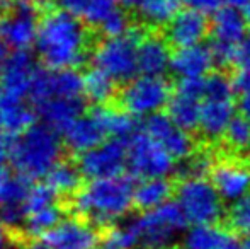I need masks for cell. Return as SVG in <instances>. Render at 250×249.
<instances>
[{
    "instance_id": "cell-42",
    "label": "cell",
    "mask_w": 250,
    "mask_h": 249,
    "mask_svg": "<svg viewBox=\"0 0 250 249\" xmlns=\"http://www.w3.org/2000/svg\"><path fill=\"white\" fill-rule=\"evenodd\" d=\"M164 249H186V248L184 246H177V244H170V246H167Z\"/></svg>"
},
{
    "instance_id": "cell-6",
    "label": "cell",
    "mask_w": 250,
    "mask_h": 249,
    "mask_svg": "<svg viewBox=\"0 0 250 249\" xmlns=\"http://www.w3.org/2000/svg\"><path fill=\"white\" fill-rule=\"evenodd\" d=\"M174 92V82L162 75H142L123 84L119 89L118 106L133 116H143L167 106Z\"/></svg>"
},
{
    "instance_id": "cell-31",
    "label": "cell",
    "mask_w": 250,
    "mask_h": 249,
    "mask_svg": "<svg viewBox=\"0 0 250 249\" xmlns=\"http://www.w3.org/2000/svg\"><path fill=\"white\" fill-rule=\"evenodd\" d=\"M17 136L12 133L5 132V130L0 128V166L5 164L7 160L12 159L14 145H16Z\"/></svg>"
},
{
    "instance_id": "cell-20",
    "label": "cell",
    "mask_w": 250,
    "mask_h": 249,
    "mask_svg": "<svg viewBox=\"0 0 250 249\" xmlns=\"http://www.w3.org/2000/svg\"><path fill=\"white\" fill-rule=\"evenodd\" d=\"M249 23L240 9L231 5L221 7L216 14H213L211 21V40L221 41L228 45H238L247 36Z\"/></svg>"
},
{
    "instance_id": "cell-21",
    "label": "cell",
    "mask_w": 250,
    "mask_h": 249,
    "mask_svg": "<svg viewBox=\"0 0 250 249\" xmlns=\"http://www.w3.org/2000/svg\"><path fill=\"white\" fill-rule=\"evenodd\" d=\"M175 189L177 181L174 178H148L135 188L133 208L136 212H148L157 208L175 195Z\"/></svg>"
},
{
    "instance_id": "cell-15",
    "label": "cell",
    "mask_w": 250,
    "mask_h": 249,
    "mask_svg": "<svg viewBox=\"0 0 250 249\" xmlns=\"http://www.w3.org/2000/svg\"><path fill=\"white\" fill-rule=\"evenodd\" d=\"M107 138L109 135L105 133L101 120L90 110V106L82 116L77 118L73 121V125L63 133V142L66 145V150L70 154H73V156L87 152V150L101 145Z\"/></svg>"
},
{
    "instance_id": "cell-40",
    "label": "cell",
    "mask_w": 250,
    "mask_h": 249,
    "mask_svg": "<svg viewBox=\"0 0 250 249\" xmlns=\"http://www.w3.org/2000/svg\"><path fill=\"white\" fill-rule=\"evenodd\" d=\"M242 12H244L245 19H247V23H249V26H250V2L244 7V9H242Z\"/></svg>"
},
{
    "instance_id": "cell-37",
    "label": "cell",
    "mask_w": 250,
    "mask_h": 249,
    "mask_svg": "<svg viewBox=\"0 0 250 249\" xmlns=\"http://www.w3.org/2000/svg\"><path fill=\"white\" fill-rule=\"evenodd\" d=\"M7 246H10V239H9V232H7L5 226L0 222V249H5Z\"/></svg>"
},
{
    "instance_id": "cell-43",
    "label": "cell",
    "mask_w": 250,
    "mask_h": 249,
    "mask_svg": "<svg viewBox=\"0 0 250 249\" xmlns=\"http://www.w3.org/2000/svg\"><path fill=\"white\" fill-rule=\"evenodd\" d=\"M96 249H111V248L105 246V244H101V246H99V248H96Z\"/></svg>"
},
{
    "instance_id": "cell-38",
    "label": "cell",
    "mask_w": 250,
    "mask_h": 249,
    "mask_svg": "<svg viewBox=\"0 0 250 249\" xmlns=\"http://www.w3.org/2000/svg\"><path fill=\"white\" fill-rule=\"evenodd\" d=\"M119 2H121V5L125 7V9H128L133 12V10H136V7H138L143 0H119Z\"/></svg>"
},
{
    "instance_id": "cell-34",
    "label": "cell",
    "mask_w": 250,
    "mask_h": 249,
    "mask_svg": "<svg viewBox=\"0 0 250 249\" xmlns=\"http://www.w3.org/2000/svg\"><path fill=\"white\" fill-rule=\"evenodd\" d=\"M58 5L68 12L75 14V16L83 17L87 7H89V0H58Z\"/></svg>"
},
{
    "instance_id": "cell-10",
    "label": "cell",
    "mask_w": 250,
    "mask_h": 249,
    "mask_svg": "<svg viewBox=\"0 0 250 249\" xmlns=\"http://www.w3.org/2000/svg\"><path fill=\"white\" fill-rule=\"evenodd\" d=\"M216 149V145H214ZM209 180L225 202H237L250 193V157L216 150Z\"/></svg>"
},
{
    "instance_id": "cell-19",
    "label": "cell",
    "mask_w": 250,
    "mask_h": 249,
    "mask_svg": "<svg viewBox=\"0 0 250 249\" xmlns=\"http://www.w3.org/2000/svg\"><path fill=\"white\" fill-rule=\"evenodd\" d=\"M214 57L209 45L175 48L170 57V70L175 77H204L213 70Z\"/></svg>"
},
{
    "instance_id": "cell-3",
    "label": "cell",
    "mask_w": 250,
    "mask_h": 249,
    "mask_svg": "<svg viewBox=\"0 0 250 249\" xmlns=\"http://www.w3.org/2000/svg\"><path fill=\"white\" fill-rule=\"evenodd\" d=\"M65 154L66 145L55 128L46 123H34L16 140L10 162L16 173L33 181L46 176Z\"/></svg>"
},
{
    "instance_id": "cell-14",
    "label": "cell",
    "mask_w": 250,
    "mask_h": 249,
    "mask_svg": "<svg viewBox=\"0 0 250 249\" xmlns=\"http://www.w3.org/2000/svg\"><path fill=\"white\" fill-rule=\"evenodd\" d=\"M36 68L38 67H34V60L27 50H16L10 53L0 70V89L3 96L16 99H24V96H29Z\"/></svg>"
},
{
    "instance_id": "cell-27",
    "label": "cell",
    "mask_w": 250,
    "mask_h": 249,
    "mask_svg": "<svg viewBox=\"0 0 250 249\" xmlns=\"http://www.w3.org/2000/svg\"><path fill=\"white\" fill-rule=\"evenodd\" d=\"M225 224H198L188 232L184 239L186 249H218L221 243L231 236Z\"/></svg>"
},
{
    "instance_id": "cell-35",
    "label": "cell",
    "mask_w": 250,
    "mask_h": 249,
    "mask_svg": "<svg viewBox=\"0 0 250 249\" xmlns=\"http://www.w3.org/2000/svg\"><path fill=\"white\" fill-rule=\"evenodd\" d=\"M237 106H238V113L244 114L250 121V91L237 96Z\"/></svg>"
},
{
    "instance_id": "cell-28",
    "label": "cell",
    "mask_w": 250,
    "mask_h": 249,
    "mask_svg": "<svg viewBox=\"0 0 250 249\" xmlns=\"http://www.w3.org/2000/svg\"><path fill=\"white\" fill-rule=\"evenodd\" d=\"M223 224L235 236H250V193L231 203L225 213Z\"/></svg>"
},
{
    "instance_id": "cell-11",
    "label": "cell",
    "mask_w": 250,
    "mask_h": 249,
    "mask_svg": "<svg viewBox=\"0 0 250 249\" xmlns=\"http://www.w3.org/2000/svg\"><path fill=\"white\" fill-rule=\"evenodd\" d=\"M143 130L160 142L174 159H184L199 149L201 140L198 135L181 128L172 121L167 113H151L143 123Z\"/></svg>"
},
{
    "instance_id": "cell-30",
    "label": "cell",
    "mask_w": 250,
    "mask_h": 249,
    "mask_svg": "<svg viewBox=\"0 0 250 249\" xmlns=\"http://www.w3.org/2000/svg\"><path fill=\"white\" fill-rule=\"evenodd\" d=\"M119 0H89V7L85 10L83 21L94 27H99L116 9H118Z\"/></svg>"
},
{
    "instance_id": "cell-9",
    "label": "cell",
    "mask_w": 250,
    "mask_h": 249,
    "mask_svg": "<svg viewBox=\"0 0 250 249\" xmlns=\"http://www.w3.org/2000/svg\"><path fill=\"white\" fill-rule=\"evenodd\" d=\"M75 157L85 180L118 176L128 167V140L111 136L101 145Z\"/></svg>"
},
{
    "instance_id": "cell-25",
    "label": "cell",
    "mask_w": 250,
    "mask_h": 249,
    "mask_svg": "<svg viewBox=\"0 0 250 249\" xmlns=\"http://www.w3.org/2000/svg\"><path fill=\"white\" fill-rule=\"evenodd\" d=\"M34 110L26 104H22V99L3 96L0 103V128L12 135L19 136L26 130H29L36 121Z\"/></svg>"
},
{
    "instance_id": "cell-1",
    "label": "cell",
    "mask_w": 250,
    "mask_h": 249,
    "mask_svg": "<svg viewBox=\"0 0 250 249\" xmlns=\"http://www.w3.org/2000/svg\"><path fill=\"white\" fill-rule=\"evenodd\" d=\"M102 34L99 27L55 3H44L38 29L36 46L46 68H87L92 65L94 51Z\"/></svg>"
},
{
    "instance_id": "cell-33",
    "label": "cell",
    "mask_w": 250,
    "mask_h": 249,
    "mask_svg": "<svg viewBox=\"0 0 250 249\" xmlns=\"http://www.w3.org/2000/svg\"><path fill=\"white\" fill-rule=\"evenodd\" d=\"M233 68H250V34H247V36L238 43Z\"/></svg>"
},
{
    "instance_id": "cell-22",
    "label": "cell",
    "mask_w": 250,
    "mask_h": 249,
    "mask_svg": "<svg viewBox=\"0 0 250 249\" xmlns=\"http://www.w3.org/2000/svg\"><path fill=\"white\" fill-rule=\"evenodd\" d=\"M85 97L90 104H116L119 96V82L101 67H89L83 73Z\"/></svg>"
},
{
    "instance_id": "cell-24",
    "label": "cell",
    "mask_w": 250,
    "mask_h": 249,
    "mask_svg": "<svg viewBox=\"0 0 250 249\" xmlns=\"http://www.w3.org/2000/svg\"><path fill=\"white\" fill-rule=\"evenodd\" d=\"M184 0H143L135 10V16L146 29L162 31L175 14L181 10Z\"/></svg>"
},
{
    "instance_id": "cell-17",
    "label": "cell",
    "mask_w": 250,
    "mask_h": 249,
    "mask_svg": "<svg viewBox=\"0 0 250 249\" xmlns=\"http://www.w3.org/2000/svg\"><path fill=\"white\" fill-rule=\"evenodd\" d=\"M233 111V99H204L201 104L198 138L204 143L216 145L235 116Z\"/></svg>"
},
{
    "instance_id": "cell-41",
    "label": "cell",
    "mask_w": 250,
    "mask_h": 249,
    "mask_svg": "<svg viewBox=\"0 0 250 249\" xmlns=\"http://www.w3.org/2000/svg\"><path fill=\"white\" fill-rule=\"evenodd\" d=\"M242 249H250V236H245V239L242 241Z\"/></svg>"
},
{
    "instance_id": "cell-18",
    "label": "cell",
    "mask_w": 250,
    "mask_h": 249,
    "mask_svg": "<svg viewBox=\"0 0 250 249\" xmlns=\"http://www.w3.org/2000/svg\"><path fill=\"white\" fill-rule=\"evenodd\" d=\"M89 99L83 96L80 97H51V99L44 101L43 104L36 108L40 116L44 120V123L55 128L58 133H65L73 121L79 116H82L89 106H87Z\"/></svg>"
},
{
    "instance_id": "cell-44",
    "label": "cell",
    "mask_w": 250,
    "mask_h": 249,
    "mask_svg": "<svg viewBox=\"0 0 250 249\" xmlns=\"http://www.w3.org/2000/svg\"><path fill=\"white\" fill-rule=\"evenodd\" d=\"M2 97H3V92H2V89H0V103H2Z\"/></svg>"
},
{
    "instance_id": "cell-23",
    "label": "cell",
    "mask_w": 250,
    "mask_h": 249,
    "mask_svg": "<svg viewBox=\"0 0 250 249\" xmlns=\"http://www.w3.org/2000/svg\"><path fill=\"white\" fill-rule=\"evenodd\" d=\"M201 104L203 103L198 97L188 96V94H182L174 89L165 108H167V114L172 118L175 125L198 135L201 121Z\"/></svg>"
},
{
    "instance_id": "cell-5",
    "label": "cell",
    "mask_w": 250,
    "mask_h": 249,
    "mask_svg": "<svg viewBox=\"0 0 250 249\" xmlns=\"http://www.w3.org/2000/svg\"><path fill=\"white\" fill-rule=\"evenodd\" d=\"M177 203L191 224H223L225 210L221 195L209 178H192L177 181Z\"/></svg>"
},
{
    "instance_id": "cell-39",
    "label": "cell",
    "mask_w": 250,
    "mask_h": 249,
    "mask_svg": "<svg viewBox=\"0 0 250 249\" xmlns=\"http://www.w3.org/2000/svg\"><path fill=\"white\" fill-rule=\"evenodd\" d=\"M250 2V0H225V3L227 5H231V7H235V9H244L245 5Z\"/></svg>"
},
{
    "instance_id": "cell-12",
    "label": "cell",
    "mask_w": 250,
    "mask_h": 249,
    "mask_svg": "<svg viewBox=\"0 0 250 249\" xmlns=\"http://www.w3.org/2000/svg\"><path fill=\"white\" fill-rule=\"evenodd\" d=\"M165 40L172 48H184L198 45L211 33V23L208 16L196 9L179 10L175 17L162 29Z\"/></svg>"
},
{
    "instance_id": "cell-7",
    "label": "cell",
    "mask_w": 250,
    "mask_h": 249,
    "mask_svg": "<svg viewBox=\"0 0 250 249\" xmlns=\"http://www.w3.org/2000/svg\"><path fill=\"white\" fill-rule=\"evenodd\" d=\"M140 234L142 249H164L170 246L175 232L188 226V217L179 203L165 202L135 220Z\"/></svg>"
},
{
    "instance_id": "cell-36",
    "label": "cell",
    "mask_w": 250,
    "mask_h": 249,
    "mask_svg": "<svg viewBox=\"0 0 250 249\" xmlns=\"http://www.w3.org/2000/svg\"><path fill=\"white\" fill-rule=\"evenodd\" d=\"M218 249H242V243H238L237 237H235V234H231L225 243H221V246Z\"/></svg>"
},
{
    "instance_id": "cell-8",
    "label": "cell",
    "mask_w": 250,
    "mask_h": 249,
    "mask_svg": "<svg viewBox=\"0 0 250 249\" xmlns=\"http://www.w3.org/2000/svg\"><path fill=\"white\" fill-rule=\"evenodd\" d=\"M128 171L138 178H162L174 171V157L151 135L135 132L128 140Z\"/></svg>"
},
{
    "instance_id": "cell-2",
    "label": "cell",
    "mask_w": 250,
    "mask_h": 249,
    "mask_svg": "<svg viewBox=\"0 0 250 249\" xmlns=\"http://www.w3.org/2000/svg\"><path fill=\"white\" fill-rule=\"evenodd\" d=\"M135 180L131 173L87 180L80 193L70 203L68 215L85 217L102 227L112 226V220L133 208Z\"/></svg>"
},
{
    "instance_id": "cell-16",
    "label": "cell",
    "mask_w": 250,
    "mask_h": 249,
    "mask_svg": "<svg viewBox=\"0 0 250 249\" xmlns=\"http://www.w3.org/2000/svg\"><path fill=\"white\" fill-rule=\"evenodd\" d=\"M172 46L158 29H146L138 45V70L142 75H164L170 68Z\"/></svg>"
},
{
    "instance_id": "cell-32",
    "label": "cell",
    "mask_w": 250,
    "mask_h": 249,
    "mask_svg": "<svg viewBox=\"0 0 250 249\" xmlns=\"http://www.w3.org/2000/svg\"><path fill=\"white\" fill-rule=\"evenodd\" d=\"M184 3L191 9H196L209 16V14H216L223 7L225 0H184Z\"/></svg>"
},
{
    "instance_id": "cell-4",
    "label": "cell",
    "mask_w": 250,
    "mask_h": 249,
    "mask_svg": "<svg viewBox=\"0 0 250 249\" xmlns=\"http://www.w3.org/2000/svg\"><path fill=\"white\" fill-rule=\"evenodd\" d=\"M146 27L136 19L135 26L121 36L101 38L94 51L92 65L101 67L102 70L114 77L119 84L133 80L138 70V45L142 41Z\"/></svg>"
},
{
    "instance_id": "cell-26",
    "label": "cell",
    "mask_w": 250,
    "mask_h": 249,
    "mask_svg": "<svg viewBox=\"0 0 250 249\" xmlns=\"http://www.w3.org/2000/svg\"><path fill=\"white\" fill-rule=\"evenodd\" d=\"M216 150L231 156L250 157V121L244 114L231 118L221 140L216 143Z\"/></svg>"
},
{
    "instance_id": "cell-29",
    "label": "cell",
    "mask_w": 250,
    "mask_h": 249,
    "mask_svg": "<svg viewBox=\"0 0 250 249\" xmlns=\"http://www.w3.org/2000/svg\"><path fill=\"white\" fill-rule=\"evenodd\" d=\"M55 203H58V196L46 183L34 184V186H31L29 195L26 198V213L31 215V213L40 212V210L55 205Z\"/></svg>"
},
{
    "instance_id": "cell-13",
    "label": "cell",
    "mask_w": 250,
    "mask_h": 249,
    "mask_svg": "<svg viewBox=\"0 0 250 249\" xmlns=\"http://www.w3.org/2000/svg\"><path fill=\"white\" fill-rule=\"evenodd\" d=\"M44 183L50 186L58 196V205L68 215V208L72 200L80 193L85 184V176L82 174L77 162V157L66 150V154L53 166V169L46 174Z\"/></svg>"
}]
</instances>
